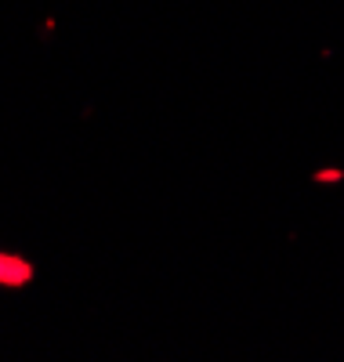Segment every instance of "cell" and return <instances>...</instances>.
Here are the masks:
<instances>
[{"label": "cell", "mask_w": 344, "mask_h": 362, "mask_svg": "<svg viewBox=\"0 0 344 362\" xmlns=\"http://www.w3.org/2000/svg\"><path fill=\"white\" fill-rule=\"evenodd\" d=\"M37 279L33 261H25L11 250H0V290H22Z\"/></svg>", "instance_id": "6da1fadb"}, {"label": "cell", "mask_w": 344, "mask_h": 362, "mask_svg": "<svg viewBox=\"0 0 344 362\" xmlns=\"http://www.w3.org/2000/svg\"><path fill=\"white\" fill-rule=\"evenodd\" d=\"M344 177V170H311V181H319V185H337Z\"/></svg>", "instance_id": "7a4b0ae2"}]
</instances>
